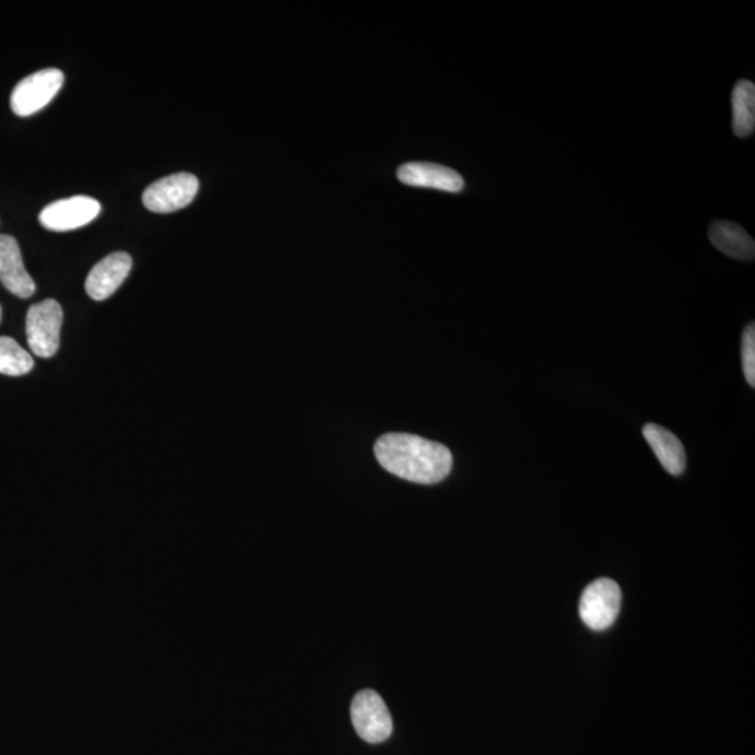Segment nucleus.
<instances>
[{
  "label": "nucleus",
  "mask_w": 755,
  "mask_h": 755,
  "mask_svg": "<svg viewBox=\"0 0 755 755\" xmlns=\"http://www.w3.org/2000/svg\"><path fill=\"white\" fill-rule=\"evenodd\" d=\"M375 457L389 473L418 484H437L452 469V453L445 445L417 435L391 433L375 444Z\"/></svg>",
  "instance_id": "1"
},
{
  "label": "nucleus",
  "mask_w": 755,
  "mask_h": 755,
  "mask_svg": "<svg viewBox=\"0 0 755 755\" xmlns=\"http://www.w3.org/2000/svg\"><path fill=\"white\" fill-rule=\"evenodd\" d=\"M62 322V307L55 299H45L28 309L27 342L35 356L49 358L57 354L61 343Z\"/></svg>",
  "instance_id": "2"
},
{
  "label": "nucleus",
  "mask_w": 755,
  "mask_h": 755,
  "mask_svg": "<svg viewBox=\"0 0 755 755\" xmlns=\"http://www.w3.org/2000/svg\"><path fill=\"white\" fill-rule=\"evenodd\" d=\"M63 73L59 69H43L30 74L14 87L10 107L17 117H32L52 102L63 86Z\"/></svg>",
  "instance_id": "3"
},
{
  "label": "nucleus",
  "mask_w": 755,
  "mask_h": 755,
  "mask_svg": "<svg viewBox=\"0 0 755 755\" xmlns=\"http://www.w3.org/2000/svg\"><path fill=\"white\" fill-rule=\"evenodd\" d=\"M622 606V589L609 578L588 585L579 603V616L593 632H603L616 622Z\"/></svg>",
  "instance_id": "4"
},
{
  "label": "nucleus",
  "mask_w": 755,
  "mask_h": 755,
  "mask_svg": "<svg viewBox=\"0 0 755 755\" xmlns=\"http://www.w3.org/2000/svg\"><path fill=\"white\" fill-rule=\"evenodd\" d=\"M352 722L358 736L367 743L377 744L391 738L393 722L387 704L374 689H363L354 695Z\"/></svg>",
  "instance_id": "5"
},
{
  "label": "nucleus",
  "mask_w": 755,
  "mask_h": 755,
  "mask_svg": "<svg viewBox=\"0 0 755 755\" xmlns=\"http://www.w3.org/2000/svg\"><path fill=\"white\" fill-rule=\"evenodd\" d=\"M199 191L193 174L178 173L153 182L143 193V204L153 213H173L192 203Z\"/></svg>",
  "instance_id": "6"
},
{
  "label": "nucleus",
  "mask_w": 755,
  "mask_h": 755,
  "mask_svg": "<svg viewBox=\"0 0 755 755\" xmlns=\"http://www.w3.org/2000/svg\"><path fill=\"white\" fill-rule=\"evenodd\" d=\"M102 212L98 200L89 197H73L57 200L39 213V223L49 232H70L87 226Z\"/></svg>",
  "instance_id": "7"
},
{
  "label": "nucleus",
  "mask_w": 755,
  "mask_h": 755,
  "mask_svg": "<svg viewBox=\"0 0 755 755\" xmlns=\"http://www.w3.org/2000/svg\"><path fill=\"white\" fill-rule=\"evenodd\" d=\"M132 269V258L127 252H114L99 261L89 273L86 280V292L96 302H104L113 296L115 292L129 276Z\"/></svg>",
  "instance_id": "8"
},
{
  "label": "nucleus",
  "mask_w": 755,
  "mask_h": 755,
  "mask_svg": "<svg viewBox=\"0 0 755 755\" xmlns=\"http://www.w3.org/2000/svg\"><path fill=\"white\" fill-rule=\"evenodd\" d=\"M0 282L20 298L32 297L35 293V283L24 268L17 239L10 235H0Z\"/></svg>",
  "instance_id": "9"
},
{
  "label": "nucleus",
  "mask_w": 755,
  "mask_h": 755,
  "mask_svg": "<svg viewBox=\"0 0 755 755\" xmlns=\"http://www.w3.org/2000/svg\"><path fill=\"white\" fill-rule=\"evenodd\" d=\"M399 181L410 187L432 188L457 193L464 187L463 178L453 169L433 163H409L398 172Z\"/></svg>",
  "instance_id": "10"
},
{
  "label": "nucleus",
  "mask_w": 755,
  "mask_h": 755,
  "mask_svg": "<svg viewBox=\"0 0 755 755\" xmlns=\"http://www.w3.org/2000/svg\"><path fill=\"white\" fill-rule=\"evenodd\" d=\"M642 433L664 470L672 476H682L686 470V451L676 435L652 423Z\"/></svg>",
  "instance_id": "11"
},
{
  "label": "nucleus",
  "mask_w": 755,
  "mask_h": 755,
  "mask_svg": "<svg viewBox=\"0 0 755 755\" xmlns=\"http://www.w3.org/2000/svg\"><path fill=\"white\" fill-rule=\"evenodd\" d=\"M709 239L715 248L739 261H753L754 239L746 229L732 222H713L709 227Z\"/></svg>",
  "instance_id": "12"
},
{
  "label": "nucleus",
  "mask_w": 755,
  "mask_h": 755,
  "mask_svg": "<svg viewBox=\"0 0 755 755\" xmlns=\"http://www.w3.org/2000/svg\"><path fill=\"white\" fill-rule=\"evenodd\" d=\"M733 132L748 138L755 128V86L748 80H740L732 93Z\"/></svg>",
  "instance_id": "13"
},
{
  "label": "nucleus",
  "mask_w": 755,
  "mask_h": 755,
  "mask_svg": "<svg viewBox=\"0 0 755 755\" xmlns=\"http://www.w3.org/2000/svg\"><path fill=\"white\" fill-rule=\"evenodd\" d=\"M34 359L16 340L0 338V374L22 377L32 371Z\"/></svg>",
  "instance_id": "14"
},
{
  "label": "nucleus",
  "mask_w": 755,
  "mask_h": 755,
  "mask_svg": "<svg viewBox=\"0 0 755 755\" xmlns=\"http://www.w3.org/2000/svg\"><path fill=\"white\" fill-rule=\"evenodd\" d=\"M743 373L750 387H755V325L750 323L742 339Z\"/></svg>",
  "instance_id": "15"
},
{
  "label": "nucleus",
  "mask_w": 755,
  "mask_h": 755,
  "mask_svg": "<svg viewBox=\"0 0 755 755\" xmlns=\"http://www.w3.org/2000/svg\"><path fill=\"white\" fill-rule=\"evenodd\" d=\"M0 318H2V308H0Z\"/></svg>",
  "instance_id": "16"
}]
</instances>
